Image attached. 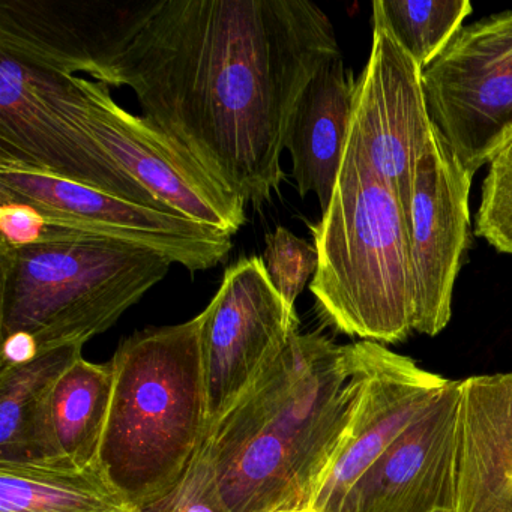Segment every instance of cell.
<instances>
[{"label": "cell", "instance_id": "obj_1", "mask_svg": "<svg viewBox=\"0 0 512 512\" xmlns=\"http://www.w3.org/2000/svg\"><path fill=\"white\" fill-rule=\"evenodd\" d=\"M338 55L331 20L308 0L128 2L92 79L130 88L224 190L260 206L283 182L302 94Z\"/></svg>", "mask_w": 512, "mask_h": 512}, {"label": "cell", "instance_id": "obj_2", "mask_svg": "<svg viewBox=\"0 0 512 512\" xmlns=\"http://www.w3.org/2000/svg\"><path fill=\"white\" fill-rule=\"evenodd\" d=\"M358 343L295 332L209 425L194 464L221 512H304L352 434L364 392Z\"/></svg>", "mask_w": 512, "mask_h": 512}, {"label": "cell", "instance_id": "obj_3", "mask_svg": "<svg viewBox=\"0 0 512 512\" xmlns=\"http://www.w3.org/2000/svg\"><path fill=\"white\" fill-rule=\"evenodd\" d=\"M202 317L136 332L113 356L112 403L98 463L140 511L187 476L208 431Z\"/></svg>", "mask_w": 512, "mask_h": 512}, {"label": "cell", "instance_id": "obj_4", "mask_svg": "<svg viewBox=\"0 0 512 512\" xmlns=\"http://www.w3.org/2000/svg\"><path fill=\"white\" fill-rule=\"evenodd\" d=\"M311 235L319 265L310 290L332 328L379 344L416 332L406 211L352 149H344L331 202Z\"/></svg>", "mask_w": 512, "mask_h": 512}, {"label": "cell", "instance_id": "obj_5", "mask_svg": "<svg viewBox=\"0 0 512 512\" xmlns=\"http://www.w3.org/2000/svg\"><path fill=\"white\" fill-rule=\"evenodd\" d=\"M172 265L148 248L50 226L40 244H0V338L26 335L37 355L85 346Z\"/></svg>", "mask_w": 512, "mask_h": 512}, {"label": "cell", "instance_id": "obj_6", "mask_svg": "<svg viewBox=\"0 0 512 512\" xmlns=\"http://www.w3.org/2000/svg\"><path fill=\"white\" fill-rule=\"evenodd\" d=\"M422 85L434 128L473 178L512 142V10L464 26Z\"/></svg>", "mask_w": 512, "mask_h": 512}, {"label": "cell", "instance_id": "obj_7", "mask_svg": "<svg viewBox=\"0 0 512 512\" xmlns=\"http://www.w3.org/2000/svg\"><path fill=\"white\" fill-rule=\"evenodd\" d=\"M71 88V76L0 53V157L139 205L169 211L116 164L74 118Z\"/></svg>", "mask_w": 512, "mask_h": 512}, {"label": "cell", "instance_id": "obj_8", "mask_svg": "<svg viewBox=\"0 0 512 512\" xmlns=\"http://www.w3.org/2000/svg\"><path fill=\"white\" fill-rule=\"evenodd\" d=\"M0 203L32 206L47 226L163 254L190 272L220 265L232 236L175 212L139 205L0 157Z\"/></svg>", "mask_w": 512, "mask_h": 512}, {"label": "cell", "instance_id": "obj_9", "mask_svg": "<svg viewBox=\"0 0 512 512\" xmlns=\"http://www.w3.org/2000/svg\"><path fill=\"white\" fill-rule=\"evenodd\" d=\"M71 82L74 118L164 208L230 236L244 227L247 203L224 190L187 149L145 116L119 106L104 83L79 76Z\"/></svg>", "mask_w": 512, "mask_h": 512}, {"label": "cell", "instance_id": "obj_10", "mask_svg": "<svg viewBox=\"0 0 512 512\" xmlns=\"http://www.w3.org/2000/svg\"><path fill=\"white\" fill-rule=\"evenodd\" d=\"M200 317L211 425L286 349L299 331V317L275 289L262 257L257 256L226 269L220 289Z\"/></svg>", "mask_w": 512, "mask_h": 512}, {"label": "cell", "instance_id": "obj_11", "mask_svg": "<svg viewBox=\"0 0 512 512\" xmlns=\"http://www.w3.org/2000/svg\"><path fill=\"white\" fill-rule=\"evenodd\" d=\"M434 134L421 68L373 14V44L356 80L346 148L395 191L407 221L416 167L430 149Z\"/></svg>", "mask_w": 512, "mask_h": 512}, {"label": "cell", "instance_id": "obj_12", "mask_svg": "<svg viewBox=\"0 0 512 512\" xmlns=\"http://www.w3.org/2000/svg\"><path fill=\"white\" fill-rule=\"evenodd\" d=\"M472 179L436 130L416 167L409 212L418 334L434 337L451 320L455 281L469 244Z\"/></svg>", "mask_w": 512, "mask_h": 512}, {"label": "cell", "instance_id": "obj_13", "mask_svg": "<svg viewBox=\"0 0 512 512\" xmlns=\"http://www.w3.org/2000/svg\"><path fill=\"white\" fill-rule=\"evenodd\" d=\"M458 412L460 380H448L337 512H452Z\"/></svg>", "mask_w": 512, "mask_h": 512}, {"label": "cell", "instance_id": "obj_14", "mask_svg": "<svg viewBox=\"0 0 512 512\" xmlns=\"http://www.w3.org/2000/svg\"><path fill=\"white\" fill-rule=\"evenodd\" d=\"M358 347L365 376L361 404L346 446L314 496L313 512H337L368 467L448 383L383 344L359 341Z\"/></svg>", "mask_w": 512, "mask_h": 512}, {"label": "cell", "instance_id": "obj_15", "mask_svg": "<svg viewBox=\"0 0 512 512\" xmlns=\"http://www.w3.org/2000/svg\"><path fill=\"white\" fill-rule=\"evenodd\" d=\"M452 512H512V373L460 380Z\"/></svg>", "mask_w": 512, "mask_h": 512}, {"label": "cell", "instance_id": "obj_16", "mask_svg": "<svg viewBox=\"0 0 512 512\" xmlns=\"http://www.w3.org/2000/svg\"><path fill=\"white\" fill-rule=\"evenodd\" d=\"M122 4L4 0L0 53L64 76H94Z\"/></svg>", "mask_w": 512, "mask_h": 512}, {"label": "cell", "instance_id": "obj_17", "mask_svg": "<svg viewBox=\"0 0 512 512\" xmlns=\"http://www.w3.org/2000/svg\"><path fill=\"white\" fill-rule=\"evenodd\" d=\"M356 82L343 56L326 62L305 89L287 131L299 196L316 194L322 212L328 209L340 173Z\"/></svg>", "mask_w": 512, "mask_h": 512}, {"label": "cell", "instance_id": "obj_18", "mask_svg": "<svg viewBox=\"0 0 512 512\" xmlns=\"http://www.w3.org/2000/svg\"><path fill=\"white\" fill-rule=\"evenodd\" d=\"M82 350L83 346L58 347L0 368V463L52 460L50 395Z\"/></svg>", "mask_w": 512, "mask_h": 512}, {"label": "cell", "instance_id": "obj_19", "mask_svg": "<svg viewBox=\"0 0 512 512\" xmlns=\"http://www.w3.org/2000/svg\"><path fill=\"white\" fill-rule=\"evenodd\" d=\"M0 512H142L101 464L61 458L0 463Z\"/></svg>", "mask_w": 512, "mask_h": 512}, {"label": "cell", "instance_id": "obj_20", "mask_svg": "<svg viewBox=\"0 0 512 512\" xmlns=\"http://www.w3.org/2000/svg\"><path fill=\"white\" fill-rule=\"evenodd\" d=\"M113 383L112 362L94 364L83 356L56 380L49 406L53 458L77 466L97 463L112 403Z\"/></svg>", "mask_w": 512, "mask_h": 512}, {"label": "cell", "instance_id": "obj_21", "mask_svg": "<svg viewBox=\"0 0 512 512\" xmlns=\"http://www.w3.org/2000/svg\"><path fill=\"white\" fill-rule=\"evenodd\" d=\"M469 0H376L379 17L422 71L446 49L472 14Z\"/></svg>", "mask_w": 512, "mask_h": 512}, {"label": "cell", "instance_id": "obj_22", "mask_svg": "<svg viewBox=\"0 0 512 512\" xmlns=\"http://www.w3.org/2000/svg\"><path fill=\"white\" fill-rule=\"evenodd\" d=\"M476 235L494 250L512 256V154L503 151L488 164L476 214Z\"/></svg>", "mask_w": 512, "mask_h": 512}, {"label": "cell", "instance_id": "obj_23", "mask_svg": "<svg viewBox=\"0 0 512 512\" xmlns=\"http://www.w3.org/2000/svg\"><path fill=\"white\" fill-rule=\"evenodd\" d=\"M262 260L275 289L295 307L296 299L319 265L314 244L298 238L284 227H277L275 232L266 235Z\"/></svg>", "mask_w": 512, "mask_h": 512}, {"label": "cell", "instance_id": "obj_24", "mask_svg": "<svg viewBox=\"0 0 512 512\" xmlns=\"http://www.w3.org/2000/svg\"><path fill=\"white\" fill-rule=\"evenodd\" d=\"M46 230V221L32 206L0 203V244L10 247L40 244Z\"/></svg>", "mask_w": 512, "mask_h": 512}, {"label": "cell", "instance_id": "obj_25", "mask_svg": "<svg viewBox=\"0 0 512 512\" xmlns=\"http://www.w3.org/2000/svg\"><path fill=\"white\" fill-rule=\"evenodd\" d=\"M143 512H221L212 500L202 472L191 464L184 481L161 502Z\"/></svg>", "mask_w": 512, "mask_h": 512}, {"label": "cell", "instance_id": "obj_26", "mask_svg": "<svg viewBox=\"0 0 512 512\" xmlns=\"http://www.w3.org/2000/svg\"><path fill=\"white\" fill-rule=\"evenodd\" d=\"M505 151L506 152H511V154H512V142L509 143V146H508V148L505 149Z\"/></svg>", "mask_w": 512, "mask_h": 512}, {"label": "cell", "instance_id": "obj_27", "mask_svg": "<svg viewBox=\"0 0 512 512\" xmlns=\"http://www.w3.org/2000/svg\"><path fill=\"white\" fill-rule=\"evenodd\" d=\"M304 512H313V511H311V509H308V511H304Z\"/></svg>", "mask_w": 512, "mask_h": 512}]
</instances>
